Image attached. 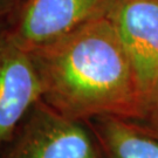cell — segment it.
<instances>
[{
  "label": "cell",
  "instance_id": "6da1fadb",
  "mask_svg": "<svg viewBox=\"0 0 158 158\" xmlns=\"http://www.w3.org/2000/svg\"><path fill=\"white\" fill-rule=\"evenodd\" d=\"M41 100L74 121L114 115L134 118L141 91L113 21L102 18L28 52Z\"/></svg>",
  "mask_w": 158,
  "mask_h": 158
},
{
  "label": "cell",
  "instance_id": "7a4b0ae2",
  "mask_svg": "<svg viewBox=\"0 0 158 158\" xmlns=\"http://www.w3.org/2000/svg\"><path fill=\"white\" fill-rule=\"evenodd\" d=\"M0 158H102L85 122L67 118L39 101L11 138L0 148Z\"/></svg>",
  "mask_w": 158,
  "mask_h": 158
},
{
  "label": "cell",
  "instance_id": "3957f363",
  "mask_svg": "<svg viewBox=\"0 0 158 158\" xmlns=\"http://www.w3.org/2000/svg\"><path fill=\"white\" fill-rule=\"evenodd\" d=\"M118 0H25L6 26L12 39L33 51L102 18H109Z\"/></svg>",
  "mask_w": 158,
  "mask_h": 158
},
{
  "label": "cell",
  "instance_id": "277c9868",
  "mask_svg": "<svg viewBox=\"0 0 158 158\" xmlns=\"http://www.w3.org/2000/svg\"><path fill=\"white\" fill-rule=\"evenodd\" d=\"M39 101L41 85L31 54L0 25V148Z\"/></svg>",
  "mask_w": 158,
  "mask_h": 158
},
{
  "label": "cell",
  "instance_id": "5b68a950",
  "mask_svg": "<svg viewBox=\"0 0 158 158\" xmlns=\"http://www.w3.org/2000/svg\"><path fill=\"white\" fill-rule=\"evenodd\" d=\"M109 19L131 60L142 96L158 74V0H118Z\"/></svg>",
  "mask_w": 158,
  "mask_h": 158
},
{
  "label": "cell",
  "instance_id": "8992f818",
  "mask_svg": "<svg viewBox=\"0 0 158 158\" xmlns=\"http://www.w3.org/2000/svg\"><path fill=\"white\" fill-rule=\"evenodd\" d=\"M85 123L102 158H158V132L132 119L101 115Z\"/></svg>",
  "mask_w": 158,
  "mask_h": 158
},
{
  "label": "cell",
  "instance_id": "52a82bcc",
  "mask_svg": "<svg viewBox=\"0 0 158 158\" xmlns=\"http://www.w3.org/2000/svg\"><path fill=\"white\" fill-rule=\"evenodd\" d=\"M130 119L158 132V74L148 90L141 96L136 116Z\"/></svg>",
  "mask_w": 158,
  "mask_h": 158
},
{
  "label": "cell",
  "instance_id": "ba28073f",
  "mask_svg": "<svg viewBox=\"0 0 158 158\" xmlns=\"http://www.w3.org/2000/svg\"><path fill=\"white\" fill-rule=\"evenodd\" d=\"M25 0H0V20L7 19L14 14Z\"/></svg>",
  "mask_w": 158,
  "mask_h": 158
}]
</instances>
